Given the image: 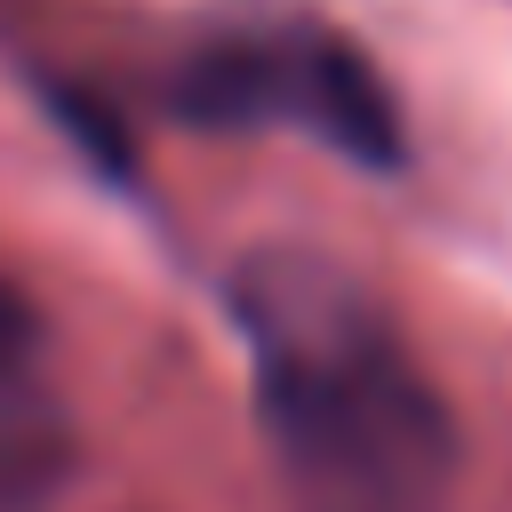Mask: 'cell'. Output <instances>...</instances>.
Returning <instances> with one entry per match:
<instances>
[{"label":"cell","instance_id":"3","mask_svg":"<svg viewBox=\"0 0 512 512\" xmlns=\"http://www.w3.org/2000/svg\"><path fill=\"white\" fill-rule=\"evenodd\" d=\"M56 472H64V432L48 424L32 384H8L0 392V512H40Z\"/></svg>","mask_w":512,"mask_h":512},{"label":"cell","instance_id":"4","mask_svg":"<svg viewBox=\"0 0 512 512\" xmlns=\"http://www.w3.org/2000/svg\"><path fill=\"white\" fill-rule=\"evenodd\" d=\"M32 352H40V312L0 280V392L32 384Z\"/></svg>","mask_w":512,"mask_h":512},{"label":"cell","instance_id":"1","mask_svg":"<svg viewBox=\"0 0 512 512\" xmlns=\"http://www.w3.org/2000/svg\"><path fill=\"white\" fill-rule=\"evenodd\" d=\"M232 320L288 512H448V400L344 264L256 248L232 264Z\"/></svg>","mask_w":512,"mask_h":512},{"label":"cell","instance_id":"2","mask_svg":"<svg viewBox=\"0 0 512 512\" xmlns=\"http://www.w3.org/2000/svg\"><path fill=\"white\" fill-rule=\"evenodd\" d=\"M168 104L200 128H296L360 168H400V112L376 64L312 24L224 32L192 48L168 80Z\"/></svg>","mask_w":512,"mask_h":512}]
</instances>
